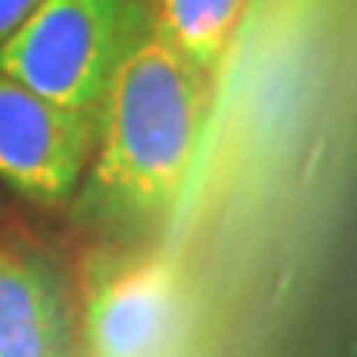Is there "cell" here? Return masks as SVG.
Instances as JSON below:
<instances>
[{"label": "cell", "mask_w": 357, "mask_h": 357, "mask_svg": "<svg viewBox=\"0 0 357 357\" xmlns=\"http://www.w3.org/2000/svg\"><path fill=\"white\" fill-rule=\"evenodd\" d=\"M215 79L159 30L119 63L96 113V146L70 212L83 229L139 242L166 225L212 119Z\"/></svg>", "instance_id": "obj_1"}, {"label": "cell", "mask_w": 357, "mask_h": 357, "mask_svg": "<svg viewBox=\"0 0 357 357\" xmlns=\"http://www.w3.org/2000/svg\"><path fill=\"white\" fill-rule=\"evenodd\" d=\"M153 30L149 0H43L0 43V73L96 116L119 63Z\"/></svg>", "instance_id": "obj_2"}, {"label": "cell", "mask_w": 357, "mask_h": 357, "mask_svg": "<svg viewBox=\"0 0 357 357\" xmlns=\"http://www.w3.org/2000/svg\"><path fill=\"white\" fill-rule=\"evenodd\" d=\"M96 146V116L0 73V182L40 208H70Z\"/></svg>", "instance_id": "obj_3"}, {"label": "cell", "mask_w": 357, "mask_h": 357, "mask_svg": "<svg viewBox=\"0 0 357 357\" xmlns=\"http://www.w3.org/2000/svg\"><path fill=\"white\" fill-rule=\"evenodd\" d=\"M178 318V278L162 255H100L83 298L89 357H155Z\"/></svg>", "instance_id": "obj_4"}, {"label": "cell", "mask_w": 357, "mask_h": 357, "mask_svg": "<svg viewBox=\"0 0 357 357\" xmlns=\"http://www.w3.org/2000/svg\"><path fill=\"white\" fill-rule=\"evenodd\" d=\"M77 341L63 261L43 245H0V357H77Z\"/></svg>", "instance_id": "obj_5"}, {"label": "cell", "mask_w": 357, "mask_h": 357, "mask_svg": "<svg viewBox=\"0 0 357 357\" xmlns=\"http://www.w3.org/2000/svg\"><path fill=\"white\" fill-rule=\"evenodd\" d=\"M155 30L208 79H222L252 0H149Z\"/></svg>", "instance_id": "obj_6"}, {"label": "cell", "mask_w": 357, "mask_h": 357, "mask_svg": "<svg viewBox=\"0 0 357 357\" xmlns=\"http://www.w3.org/2000/svg\"><path fill=\"white\" fill-rule=\"evenodd\" d=\"M261 3H265V24L288 26L294 20H301L314 0H261Z\"/></svg>", "instance_id": "obj_7"}, {"label": "cell", "mask_w": 357, "mask_h": 357, "mask_svg": "<svg viewBox=\"0 0 357 357\" xmlns=\"http://www.w3.org/2000/svg\"><path fill=\"white\" fill-rule=\"evenodd\" d=\"M40 3H43V0H0V43L10 37L13 30L24 24Z\"/></svg>", "instance_id": "obj_8"}]
</instances>
